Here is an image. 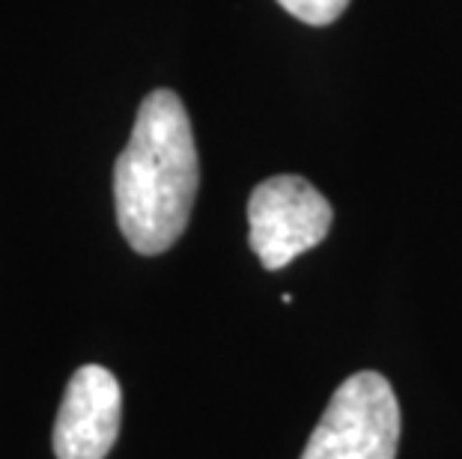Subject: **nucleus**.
Instances as JSON below:
<instances>
[{"label":"nucleus","mask_w":462,"mask_h":459,"mask_svg":"<svg viewBox=\"0 0 462 459\" xmlns=\"http://www.w3.org/2000/svg\"><path fill=\"white\" fill-rule=\"evenodd\" d=\"M200 188L191 120L173 90H152L137 107L132 138L114 168L116 224L143 257L173 248Z\"/></svg>","instance_id":"obj_1"},{"label":"nucleus","mask_w":462,"mask_h":459,"mask_svg":"<svg viewBox=\"0 0 462 459\" xmlns=\"http://www.w3.org/2000/svg\"><path fill=\"white\" fill-rule=\"evenodd\" d=\"M397 442L394 388L376 370H361L331 394L301 459H394Z\"/></svg>","instance_id":"obj_2"},{"label":"nucleus","mask_w":462,"mask_h":459,"mask_svg":"<svg viewBox=\"0 0 462 459\" xmlns=\"http://www.w3.org/2000/svg\"><path fill=\"white\" fill-rule=\"evenodd\" d=\"M334 221L331 203L308 179L281 173L260 182L248 200L251 251L263 269L278 271L317 248Z\"/></svg>","instance_id":"obj_3"},{"label":"nucleus","mask_w":462,"mask_h":459,"mask_svg":"<svg viewBox=\"0 0 462 459\" xmlns=\"http://www.w3.org/2000/svg\"><path fill=\"white\" fill-rule=\"evenodd\" d=\"M123 390L107 367L84 364L69 379L54 421L57 459H105L120 436Z\"/></svg>","instance_id":"obj_4"},{"label":"nucleus","mask_w":462,"mask_h":459,"mask_svg":"<svg viewBox=\"0 0 462 459\" xmlns=\"http://www.w3.org/2000/svg\"><path fill=\"white\" fill-rule=\"evenodd\" d=\"M278 4L287 9L292 18H299V22H304V24L326 27L346 13L349 0H278Z\"/></svg>","instance_id":"obj_5"}]
</instances>
